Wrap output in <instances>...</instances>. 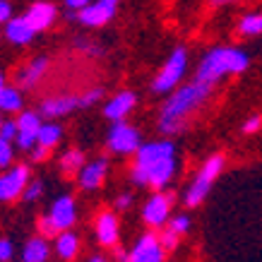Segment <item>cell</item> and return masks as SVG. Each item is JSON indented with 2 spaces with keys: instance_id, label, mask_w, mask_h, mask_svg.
Returning a JSON list of instances; mask_svg holds the SVG:
<instances>
[{
  "instance_id": "1",
  "label": "cell",
  "mask_w": 262,
  "mask_h": 262,
  "mask_svg": "<svg viewBox=\"0 0 262 262\" xmlns=\"http://www.w3.org/2000/svg\"><path fill=\"white\" fill-rule=\"evenodd\" d=\"M178 159H176V144L171 140H154L142 142V147L135 154V164L130 168V178L135 185L144 188L149 185L154 190H164L173 181Z\"/></svg>"
},
{
  "instance_id": "2",
  "label": "cell",
  "mask_w": 262,
  "mask_h": 262,
  "mask_svg": "<svg viewBox=\"0 0 262 262\" xmlns=\"http://www.w3.org/2000/svg\"><path fill=\"white\" fill-rule=\"evenodd\" d=\"M212 92H214L212 84H205L200 80H192L188 84H183V87L173 89L166 96V101H164V106L159 111L157 127H159L161 135L171 137L183 133L185 125H188V118L198 111L200 106H205V101L212 96Z\"/></svg>"
},
{
  "instance_id": "3",
  "label": "cell",
  "mask_w": 262,
  "mask_h": 262,
  "mask_svg": "<svg viewBox=\"0 0 262 262\" xmlns=\"http://www.w3.org/2000/svg\"><path fill=\"white\" fill-rule=\"evenodd\" d=\"M248 65H250V58L246 51H241L236 46H216L202 56L198 70H195V80L216 87V82L224 77L246 72Z\"/></svg>"
},
{
  "instance_id": "4",
  "label": "cell",
  "mask_w": 262,
  "mask_h": 262,
  "mask_svg": "<svg viewBox=\"0 0 262 262\" xmlns=\"http://www.w3.org/2000/svg\"><path fill=\"white\" fill-rule=\"evenodd\" d=\"M224 164H226V157L224 154H212L207 157L205 164L200 166V171L195 173V178L190 181V185L185 188V195H183V202L188 207H198L205 202V198L209 195L212 185L216 183V178L222 176Z\"/></svg>"
},
{
  "instance_id": "5",
  "label": "cell",
  "mask_w": 262,
  "mask_h": 262,
  "mask_svg": "<svg viewBox=\"0 0 262 262\" xmlns=\"http://www.w3.org/2000/svg\"><path fill=\"white\" fill-rule=\"evenodd\" d=\"M185 70H188V51L183 46H178L166 58V63L161 65L157 77L151 80V92L154 94H171L173 89L181 87V80L185 77Z\"/></svg>"
},
{
  "instance_id": "6",
  "label": "cell",
  "mask_w": 262,
  "mask_h": 262,
  "mask_svg": "<svg viewBox=\"0 0 262 262\" xmlns=\"http://www.w3.org/2000/svg\"><path fill=\"white\" fill-rule=\"evenodd\" d=\"M106 147L118 157H130V154H137V149L142 147V135L135 125L118 120V123H113L106 135Z\"/></svg>"
},
{
  "instance_id": "7",
  "label": "cell",
  "mask_w": 262,
  "mask_h": 262,
  "mask_svg": "<svg viewBox=\"0 0 262 262\" xmlns=\"http://www.w3.org/2000/svg\"><path fill=\"white\" fill-rule=\"evenodd\" d=\"M173 192L157 190L142 207V219L151 229H164L171 219V207H173Z\"/></svg>"
},
{
  "instance_id": "8",
  "label": "cell",
  "mask_w": 262,
  "mask_h": 262,
  "mask_svg": "<svg viewBox=\"0 0 262 262\" xmlns=\"http://www.w3.org/2000/svg\"><path fill=\"white\" fill-rule=\"evenodd\" d=\"M29 185V166H12L0 176V202H15L24 195Z\"/></svg>"
},
{
  "instance_id": "9",
  "label": "cell",
  "mask_w": 262,
  "mask_h": 262,
  "mask_svg": "<svg viewBox=\"0 0 262 262\" xmlns=\"http://www.w3.org/2000/svg\"><path fill=\"white\" fill-rule=\"evenodd\" d=\"M43 125L39 111H19L17 116V140L15 144L22 151H32L36 147V137H39V130Z\"/></svg>"
},
{
  "instance_id": "10",
  "label": "cell",
  "mask_w": 262,
  "mask_h": 262,
  "mask_svg": "<svg viewBox=\"0 0 262 262\" xmlns=\"http://www.w3.org/2000/svg\"><path fill=\"white\" fill-rule=\"evenodd\" d=\"M164 255H166V250L161 246L159 236L147 231L137 238L133 250L127 253V262H164Z\"/></svg>"
},
{
  "instance_id": "11",
  "label": "cell",
  "mask_w": 262,
  "mask_h": 262,
  "mask_svg": "<svg viewBox=\"0 0 262 262\" xmlns=\"http://www.w3.org/2000/svg\"><path fill=\"white\" fill-rule=\"evenodd\" d=\"M82 108V96L75 94H60V96H48L39 106V113L43 118H63L68 113Z\"/></svg>"
},
{
  "instance_id": "12",
  "label": "cell",
  "mask_w": 262,
  "mask_h": 262,
  "mask_svg": "<svg viewBox=\"0 0 262 262\" xmlns=\"http://www.w3.org/2000/svg\"><path fill=\"white\" fill-rule=\"evenodd\" d=\"M94 231H96V241H99L101 246H106V248L118 246V238H120L118 214H116L113 209H103L101 214L96 216Z\"/></svg>"
},
{
  "instance_id": "13",
  "label": "cell",
  "mask_w": 262,
  "mask_h": 262,
  "mask_svg": "<svg viewBox=\"0 0 262 262\" xmlns=\"http://www.w3.org/2000/svg\"><path fill=\"white\" fill-rule=\"evenodd\" d=\"M48 219L56 224L58 231H68L72 229V224L77 222V205L72 195H60V198L51 205L48 209Z\"/></svg>"
},
{
  "instance_id": "14",
  "label": "cell",
  "mask_w": 262,
  "mask_h": 262,
  "mask_svg": "<svg viewBox=\"0 0 262 262\" xmlns=\"http://www.w3.org/2000/svg\"><path fill=\"white\" fill-rule=\"evenodd\" d=\"M137 106V94L130 92V89H123L116 96H111L106 106H103V116L111 120V123H118V120H125L130 113L135 111Z\"/></svg>"
},
{
  "instance_id": "15",
  "label": "cell",
  "mask_w": 262,
  "mask_h": 262,
  "mask_svg": "<svg viewBox=\"0 0 262 262\" xmlns=\"http://www.w3.org/2000/svg\"><path fill=\"white\" fill-rule=\"evenodd\" d=\"M116 15V5L113 3H106V0H96V3H89L87 8H82L77 12V22H82L84 27H103L108 24Z\"/></svg>"
},
{
  "instance_id": "16",
  "label": "cell",
  "mask_w": 262,
  "mask_h": 262,
  "mask_svg": "<svg viewBox=\"0 0 262 262\" xmlns=\"http://www.w3.org/2000/svg\"><path fill=\"white\" fill-rule=\"evenodd\" d=\"M106 176H108V159L99 157V159L84 164V168L77 173V181H80L82 190H96L103 185Z\"/></svg>"
},
{
  "instance_id": "17",
  "label": "cell",
  "mask_w": 262,
  "mask_h": 262,
  "mask_svg": "<svg viewBox=\"0 0 262 262\" xmlns=\"http://www.w3.org/2000/svg\"><path fill=\"white\" fill-rule=\"evenodd\" d=\"M36 36V29H34L27 17H10L5 22V39L15 46H27L32 43V39Z\"/></svg>"
},
{
  "instance_id": "18",
  "label": "cell",
  "mask_w": 262,
  "mask_h": 262,
  "mask_svg": "<svg viewBox=\"0 0 262 262\" xmlns=\"http://www.w3.org/2000/svg\"><path fill=\"white\" fill-rule=\"evenodd\" d=\"M24 17L29 19V24H32L34 29H36V34L39 32H46L51 24L56 22V17H58V10L53 3H34L32 8L24 12Z\"/></svg>"
},
{
  "instance_id": "19",
  "label": "cell",
  "mask_w": 262,
  "mask_h": 262,
  "mask_svg": "<svg viewBox=\"0 0 262 262\" xmlns=\"http://www.w3.org/2000/svg\"><path fill=\"white\" fill-rule=\"evenodd\" d=\"M46 70H48V58L46 56L34 58V60H29L22 70L17 72V84H19L22 89L36 87V84H39V80L46 75Z\"/></svg>"
},
{
  "instance_id": "20",
  "label": "cell",
  "mask_w": 262,
  "mask_h": 262,
  "mask_svg": "<svg viewBox=\"0 0 262 262\" xmlns=\"http://www.w3.org/2000/svg\"><path fill=\"white\" fill-rule=\"evenodd\" d=\"M56 255L60 257V260H65V262H72L77 255H80V248H82V243H80V236L75 233L72 229H68V231H60L56 238Z\"/></svg>"
},
{
  "instance_id": "21",
  "label": "cell",
  "mask_w": 262,
  "mask_h": 262,
  "mask_svg": "<svg viewBox=\"0 0 262 262\" xmlns=\"http://www.w3.org/2000/svg\"><path fill=\"white\" fill-rule=\"evenodd\" d=\"M51 257V246H48V238L43 236H34L24 243L22 248V262H48Z\"/></svg>"
},
{
  "instance_id": "22",
  "label": "cell",
  "mask_w": 262,
  "mask_h": 262,
  "mask_svg": "<svg viewBox=\"0 0 262 262\" xmlns=\"http://www.w3.org/2000/svg\"><path fill=\"white\" fill-rule=\"evenodd\" d=\"M84 164H87V157H84V151L77 149V147H70V149L60 157V161H58L63 176H77L82 168H84Z\"/></svg>"
},
{
  "instance_id": "23",
  "label": "cell",
  "mask_w": 262,
  "mask_h": 262,
  "mask_svg": "<svg viewBox=\"0 0 262 262\" xmlns=\"http://www.w3.org/2000/svg\"><path fill=\"white\" fill-rule=\"evenodd\" d=\"M24 106L22 92L17 87H0V113H19Z\"/></svg>"
},
{
  "instance_id": "24",
  "label": "cell",
  "mask_w": 262,
  "mask_h": 262,
  "mask_svg": "<svg viewBox=\"0 0 262 262\" xmlns=\"http://www.w3.org/2000/svg\"><path fill=\"white\" fill-rule=\"evenodd\" d=\"M60 140H63V127L58 125V123H53V120H48V123H43V125H41L39 137H36V144L53 151V147H58V142H60Z\"/></svg>"
},
{
  "instance_id": "25",
  "label": "cell",
  "mask_w": 262,
  "mask_h": 262,
  "mask_svg": "<svg viewBox=\"0 0 262 262\" xmlns=\"http://www.w3.org/2000/svg\"><path fill=\"white\" fill-rule=\"evenodd\" d=\"M238 32L243 36H260L262 34V12H248L241 17Z\"/></svg>"
},
{
  "instance_id": "26",
  "label": "cell",
  "mask_w": 262,
  "mask_h": 262,
  "mask_svg": "<svg viewBox=\"0 0 262 262\" xmlns=\"http://www.w3.org/2000/svg\"><path fill=\"white\" fill-rule=\"evenodd\" d=\"M166 229L173 231L176 236H185V233L190 231V216H188V214L171 216V219H168V224H166Z\"/></svg>"
},
{
  "instance_id": "27",
  "label": "cell",
  "mask_w": 262,
  "mask_h": 262,
  "mask_svg": "<svg viewBox=\"0 0 262 262\" xmlns=\"http://www.w3.org/2000/svg\"><path fill=\"white\" fill-rule=\"evenodd\" d=\"M15 159V149H12V142L8 140H3L0 137V168H8Z\"/></svg>"
},
{
  "instance_id": "28",
  "label": "cell",
  "mask_w": 262,
  "mask_h": 262,
  "mask_svg": "<svg viewBox=\"0 0 262 262\" xmlns=\"http://www.w3.org/2000/svg\"><path fill=\"white\" fill-rule=\"evenodd\" d=\"M58 233H60V231L56 229V224L51 222V219H48V214L46 216H41L39 219V236H43V238H56Z\"/></svg>"
},
{
  "instance_id": "29",
  "label": "cell",
  "mask_w": 262,
  "mask_h": 262,
  "mask_svg": "<svg viewBox=\"0 0 262 262\" xmlns=\"http://www.w3.org/2000/svg\"><path fill=\"white\" fill-rule=\"evenodd\" d=\"M41 195H43V183L36 178V181H29V185H27V190H24L22 198L27 200V202H36Z\"/></svg>"
},
{
  "instance_id": "30",
  "label": "cell",
  "mask_w": 262,
  "mask_h": 262,
  "mask_svg": "<svg viewBox=\"0 0 262 262\" xmlns=\"http://www.w3.org/2000/svg\"><path fill=\"white\" fill-rule=\"evenodd\" d=\"M0 137L15 142L17 140V120H0Z\"/></svg>"
},
{
  "instance_id": "31",
  "label": "cell",
  "mask_w": 262,
  "mask_h": 262,
  "mask_svg": "<svg viewBox=\"0 0 262 262\" xmlns=\"http://www.w3.org/2000/svg\"><path fill=\"white\" fill-rule=\"evenodd\" d=\"M101 99H103V89L101 87L89 89V92H84V94H82V108H89V106L99 103Z\"/></svg>"
},
{
  "instance_id": "32",
  "label": "cell",
  "mask_w": 262,
  "mask_h": 262,
  "mask_svg": "<svg viewBox=\"0 0 262 262\" xmlns=\"http://www.w3.org/2000/svg\"><path fill=\"white\" fill-rule=\"evenodd\" d=\"M178 238H181V236H176L173 231H168V229H164V233L159 236L161 246H164V250H166V253L176 250V246H178Z\"/></svg>"
},
{
  "instance_id": "33",
  "label": "cell",
  "mask_w": 262,
  "mask_h": 262,
  "mask_svg": "<svg viewBox=\"0 0 262 262\" xmlns=\"http://www.w3.org/2000/svg\"><path fill=\"white\" fill-rule=\"evenodd\" d=\"M75 48H77V51H82V53H87V56H101V48L94 46V43H92V41H87V39H77V41H75Z\"/></svg>"
},
{
  "instance_id": "34",
  "label": "cell",
  "mask_w": 262,
  "mask_h": 262,
  "mask_svg": "<svg viewBox=\"0 0 262 262\" xmlns=\"http://www.w3.org/2000/svg\"><path fill=\"white\" fill-rule=\"evenodd\" d=\"M15 255V246L10 238H0V262H10Z\"/></svg>"
},
{
  "instance_id": "35",
  "label": "cell",
  "mask_w": 262,
  "mask_h": 262,
  "mask_svg": "<svg viewBox=\"0 0 262 262\" xmlns=\"http://www.w3.org/2000/svg\"><path fill=\"white\" fill-rule=\"evenodd\" d=\"M260 127H262V116H250L248 120H243V127H241V130H243L246 135H253Z\"/></svg>"
},
{
  "instance_id": "36",
  "label": "cell",
  "mask_w": 262,
  "mask_h": 262,
  "mask_svg": "<svg viewBox=\"0 0 262 262\" xmlns=\"http://www.w3.org/2000/svg\"><path fill=\"white\" fill-rule=\"evenodd\" d=\"M130 205H133V195H130V192H120L118 198H116V202H113V207H116L118 212L130 209Z\"/></svg>"
},
{
  "instance_id": "37",
  "label": "cell",
  "mask_w": 262,
  "mask_h": 262,
  "mask_svg": "<svg viewBox=\"0 0 262 262\" xmlns=\"http://www.w3.org/2000/svg\"><path fill=\"white\" fill-rule=\"evenodd\" d=\"M48 154H51V149H46V147H39V144H36V147L32 149V161H36V164H39V161H46Z\"/></svg>"
},
{
  "instance_id": "38",
  "label": "cell",
  "mask_w": 262,
  "mask_h": 262,
  "mask_svg": "<svg viewBox=\"0 0 262 262\" xmlns=\"http://www.w3.org/2000/svg\"><path fill=\"white\" fill-rule=\"evenodd\" d=\"M10 17H12V5H10V0H0V24L8 22Z\"/></svg>"
},
{
  "instance_id": "39",
  "label": "cell",
  "mask_w": 262,
  "mask_h": 262,
  "mask_svg": "<svg viewBox=\"0 0 262 262\" xmlns=\"http://www.w3.org/2000/svg\"><path fill=\"white\" fill-rule=\"evenodd\" d=\"M92 0H65V5H68V10H75V12H80L82 8H87Z\"/></svg>"
},
{
  "instance_id": "40",
  "label": "cell",
  "mask_w": 262,
  "mask_h": 262,
  "mask_svg": "<svg viewBox=\"0 0 262 262\" xmlns=\"http://www.w3.org/2000/svg\"><path fill=\"white\" fill-rule=\"evenodd\" d=\"M113 255H116L118 262H127V250H123L120 246H113Z\"/></svg>"
},
{
  "instance_id": "41",
  "label": "cell",
  "mask_w": 262,
  "mask_h": 262,
  "mask_svg": "<svg viewBox=\"0 0 262 262\" xmlns=\"http://www.w3.org/2000/svg\"><path fill=\"white\" fill-rule=\"evenodd\" d=\"M212 5H236V3H241V0H209Z\"/></svg>"
},
{
  "instance_id": "42",
  "label": "cell",
  "mask_w": 262,
  "mask_h": 262,
  "mask_svg": "<svg viewBox=\"0 0 262 262\" xmlns=\"http://www.w3.org/2000/svg\"><path fill=\"white\" fill-rule=\"evenodd\" d=\"M87 262H108L106 257H101V255H94V257H89Z\"/></svg>"
},
{
  "instance_id": "43",
  "label": "cell",
  "mask_w": 262,
  "mask_h": 262,
  "mask_svg": "<svg viewBox=\"0 0 262 262\" xmlns=\"http://www.w3.org/2000/svg\"><path fill=\"white\" fill-rule=\"evenodd\" d=\"M0 87H5V75H3V70H0Z\"/></svg>"
},
{
  "instance_id": "44",
  "label": "cell",
  "mask_w": 262,
  "mask_h": 262,
  "mask_svg": "<svg viewBox=\"0 0 262 262\" xmlns=\"http://www.w3.org/2000/svg\"><path fill=\"white\" fill-rule=\"evenodd\" d=\"M106 3H113V5H116V3H118V0H106Z\"/></svg>"
}]
</instances>
